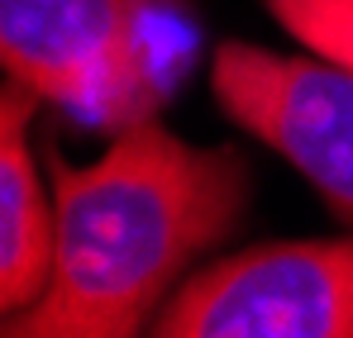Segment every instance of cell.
I'll use <instances>...</instances> for the list:
<instances>
[{
  "instance_id": "obj_6",
  "label": "cell",
  "mask_w": 353,
  "mask_h": 338,
  "mask_svg": "<svg viewBox=\"0 0 353 338\" xmlns=\"http://www.w3.org/2000/svg\"><path fill=\"white\" fill-rule=\"evenodd\" d=\"M277 24L353 76V0H268Z\"/></svg>"
},
{
  "instance_id": "obj_5",
  "label": "cell",
  "mask_w": 353,
  "mask_h": 338,
  "mask_svg": "<svg viewBox=\"0 0 353 338\" xmlns=\"http://www.w3.org/2000/svg\"><path fill=\"white\" fill-rule=\"evenodd\" d=\"M34 91L10 81L0 101V305L5 315L29 310L53 277L58 205H48L29 158Z\"/></svg>"
},
{
  "instance_id": "obj_1",
  "label": "cell",
  "mask_w": 353,
  "mask_h": 338,
  "mask_svg": "<svg viewBox=\"0 0 353 338\" xmlns=\"http://www.w3.org/2000/svg\"><path fill=\"white\" fill-rule=\"evenodd\" d=\"M243 200L234 153L191 148L153 119L119 129L91 167L58 162L53 277L0 338H139L181 267L239 224Z\"/></svg>"
},
{
  "instance_id": "obj_4",
  "label": "cell",
  "mask_w": 353,
  "mask_h": 338,
  "mask_svg": "<svg viewBox=\"0 0 353 338\" xmlns=\"http://www.w3.org/2000/svg\"><path fill=\"white\" fill-rule=\"evenodd\" d=\"M220 110L277 148L344 220H353V76L325 57H277L225 43L210 67Z\"/></svg>"
},
{
  "instance_id": "obj_3",
  "label": "cell",
  "mask_w": 353,
  "mask_h": 338,
  "mask_svg": "<svg viewBox=\"0 0 353 338\" xmlns=\"http://www.w3.org/2000/svg\"><path fill=\"white\" fill-rule=\"evenodd\" d=\"M158 338H353V238L268 243L201 272Z\"/></svg>"
},
{
  "instance_id": "obj_2",
  "label": "cell",
  "mask_w": 353,
  "mask_h": 338,
  "mask_svg": "<svg viewBox=\"0 0 353 338\" xmlns=\"http://www.w3.org/2000/svg\"><path fill=\"white\" fill-rule=\"evenodd\" d=\"M176 0H0L10 81L86 124L148 119L176 72Z\"/></svg>"
}]
</instances>
